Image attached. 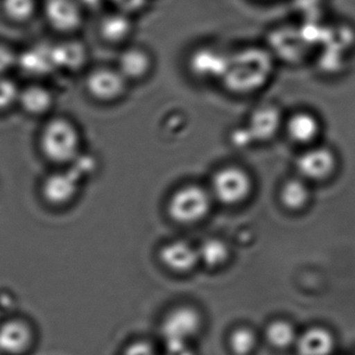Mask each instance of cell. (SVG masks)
I'll use <instances>...</instances> for the list:
<instances>
[{
	"instance_id": "1",
	"label": "cell",
	"mask_w": 355,
	"mask_h": 355,
	"mask_svg": "<svg viewBox=\"0 0 355 355\" xmlns=\"http://www.w3.org/2000/svg\"><path fill=\"white\" fill-rule=\"evenodd\" d=\"M274 70L275 58L267 47H243L228 55L220 83L234 96H251L269 84Z\"/></svg>"
},
{
	"instance_id": "2",
	"label": "cell",
	"mask_w": 355,
	"mask_h": 355,
	"mask_svg": "<svg viewBox=\"0 0 355 355\" xmlns=\"http://www.w3.org/2000/svg\"><path fill=\"white\" fill-rule=\"evenodd\" d=\"M82 132L78 124L65 116L49 118L39 132L38 147L49 163L68 167L82 155Z\"/></svg>"
},
{
	"instance_id": "3",
	"label": "cell",
	"mask_w": 355,
	"mask_h": 355,
	"mask_svg": "<svg viewBox=\"0 0 355 355\" xmlns=\"http://www.w3.org/2000/svg\"><path fill=\"white\" fill-rule=\"evenodd\" d=\"M214 198L211 191L198 184H187L176 189L168 198V216L182 225L199 223L211 213Z\"/></svg>"
},
{
	"instance_id": "4",
	"label": "cell",
	"mask_w": 355,
	"mask_h": 355,
	"mask_svg": "<svg viewBox=\"0 0 355 355\" xmlns=\"http://www.w3.org/2000/svg\"><path fill=\"white\" fill-rule=\"evenodd\" d=\"M209 189L214 200L226 207H239L252 196L254 178L244 167L223 166L211 176Z\"/></svg>"
},
{
	"instance_id": "5",
	"label": "cell",
	"mask_w": 355,
	"mask_h": 355,
	"mask_svg": "<svg viewBox=\"0 0 355 355\" xmlns=\"http://www.w3.org/2000/svg\"><path fill=\"white\" fill-rule=\"evenodd\" d=\"M296 175L309 184H324L331 180L340 169V159L334 149L318 144L302 149L295 162Z\"/></svg>"
},
{
	"instance_id": "6",
	"label": "cell",
	"mask_w": 355,
	"mask_h": 355,
	"mask_svg": "<svg viewBox=\"0 0 355 355\" xmlns=\"http://www.w3.org/2000/svg\"><path fill=\"white\" fill-rule=\"evenodd\" d=\"M85 90L99 105H113L124 98L130 83L116 66H96L85 78Z\"/></svg>"
},
{
	"instance_id": "7",
	"label": "cell",
	"mask_w": 355,
	"mask_h": 355,
	"mask_svg": "<svg viewBox=\"0 0 355 355\" xmlns=\"http://www.w3.org/2000/svg\"><path fill=\"white\" fill-rule=\"evenodd\" d=\"M84 178L71 167L60 168L47 174L40 186V194L49 207H62L72 205L80 195Z\"/></svg>"
},
{
	"instance_id": "8",
	"label": "cell",
	"mask_w": 355,
	"mask_h": 355,
	"mask_svg": "<svg viewBox=\"0 0 355 355\" xmlns=\"http://www.w3.org/2000/svg\"><path fill=\"white\" fill-rule=\"evenodd\" d=\"M40 11L49 28L64 36H71L84 26L86 12L80 0H40Z\"/></svg>"
},
{
	"instance_id": "9",
	"label": "cell",
	"mask_w": 355,
	"mask_h": 355,
	"mask_svg": "<svg viewBox=\"0 0 355 355\" xmlns=\"http://www.w3.org/2000/svg\"><path fill=\"white\" fill-rule=\"evenodd\" d=\"M36 340V330L28 320L12 317L0 322V355L28 354Z\"/></svg>"
},
{
	"instance_id": "10",
	"label": "cell",
	"mask_w": 355,
	"mask_h": 355,
	"mask_svg": "<svg viewBox=\"0 0 355 355\" xmlns=\"http://www.w3.org/2000/svg\"><path fill=\"white\" fill-rule=\"evenodd\" d=\"M322 130L321 119L315 113L300 110L284 119L282 130L293 144L304 149L318 144Z\"/></svg>"
},
{
	"instance_id": "11",
	"label": "cell",
	"mask_w": 355,
	"mask_h": 355,
	"mask_svg": "<svg viewBox=\"0 0 355 355\" xmlns=\"http://www.w3.org/2000/svg\"><path fill=\"white\" fill-rule=\"evenodd\" d=\"M202 319L198 311L191 306H180L166 315L162 325L167 342H189L200 331Z\"/></svg>"
},
{
	"instance_id": "12",
	"label": "cell",
	"mask_w": 355,
	"mask_h": 355,
	"mask_svg": "<svg viewBox=\"0 0 355 355\" xmlns=\"http://www.w3.org/2000/svg\"><path fill=\"white\" fill-rule=\"evenodd\" d=\"M284 123L279 107L266 103L252 111L245 128L252 142L266 143L273 140L284 130Z\"/></svg>"
},
{
	"instance_id": "13",
	"label": "cell",
	"mask_w": 355,
	"mask_h": 355,
	"mask_svg": "<svg viewBox=\"0 0 355 355\" xmlns=\"http://www.w3.org/2000/svg\"><path fill=\"white\" fill-rule=\"evenodd\" d=\"M153 55L140 45H128L118 55L116 67L130 84L146 80L153 72Z\"/></svg>"
},
{
	"instance_id": "14",
	"label": "cell",
	"mask_w": 355,
	"mask_h": 355,
	"mask_svg": "<svg viewBox=\"0 0 355 355\" xmlns=\"http://www.w3.org/2000/svg\"><path fill=\"white\" fill-rule=\"evenodd\" d=\"M132 17L115 10L103 14L97 26L101 40L111 46H119L128 43L135 31Z\"/></svg>"
},
{
	"instance_id": "15",
	"label": "cell",
	"mask_w": 355,
	"mask_h": 355,
	"mask_svg": "<svg viewBox=\"0 0 355 355\" xmlns=\"http://www.w3.org/2000/svg\"><path fill=\"white\" fill-rule=\"evenodd\" d=\"M18 69L33 78H45L57 71L51 44H35L18 53Z\"/></svg>"
},
{
	"instance_id": "16",
	"label": "cell",
	"mask_w": 355,
	"mask_h": 355,
	"mask_svg": "<svg viewBox=\"0 0 355 355\" xmlns=\"http://www.w3.org/2000/svg\"><path fill=\"white\" fill-rule=\"evenodd\" d=\"M53 91L44 85L32 83L20 89L18 107L31 117H44L55 107Z\"/></svg>"
},
{
	"instance_id": "17",
	"label": "cell",
	"mask_w": 355,
	"mask_h": 355,
	"mask_svg": "<svg viewBox=\"0 0 355 355\" xmlns=\"http://www.w3.org/2000/svg\"><path fill=\"white\" fill-rule=\"evenodd\" d=\"M159 257L162 263L175 273H188L200 263L198 249L182 241L165 245Z\"/></svg>"
},
{
	"instance_id": "18",
	"label": "cell",
	"mask_w": 355,
	"mask_h": 355,
	"mask_svg": "<svg viewBox=\"0 0 355 355\" xmlns=\"http://www.w3.org/2000/svg\"><path fill=\"white\" fill-rule=\"evenodd\" d=\"M57 71L78 72L88 61V49L80 41L66 39L51 44Z\"/></svg>"
},
{
	"instance_id": "19",
	"label": "cell",
	"mask_w": 355,
	"mask_h": 355,
	"mask_svg": "<svg viewBox=\"0 0 355 355\" xmlns=\"http://www.w3.org/2000/svg\"><path fill=\"white\" fill-rule=\"evenodd\" d=\"M228 55L213 49H198L190 59V69L201 80H221Z\"/></svg>"
},
{
	"instance_id": "20",
	"label": "cell",
	"mask_w": 355,
	"mask_h": 355,
	"mask_svg": "<svg viewBox=\"0 0 355 355\" xmlns=\"http://www.w3.org/2000/svg\"><path fill=\"white\" fill-rule=\"evenodd\" d=\"M311 184L298 175L284 180L278 190L280 205L293 213L306 209L311 203Z\"/></svg>"
},
{
	"instance_id": "21",
	"label": "cell",
	"mask_w": 355,
	"mask_h": 355,
	"mask_svg": "<svg viewBox=\"0 0 355 355\" xmlns=\"http://www.w3.org/2000/svg\"><path fill=\"white\" fill-rule=\"evenodd\" d=\"M295 346L299 355H330L336 348V338L327 328L313 326L298 336Z\"/></svg>"
},
{
	"instance_id": "22",
	"label": "cell",
	"mask_w": 355,
	"mask_h": 355,
	"mask_svg": "<svg viewBox=\"0 0 355 355\" xmlns=\"http://www.w3.org/2000/svg\"><path fill=\"white\" fill-rule=\"evenodd\" d=\"M38 11L40 0H0V12L12 24H28Z\"/></svg>"
},
{
	"instance_id": "23",
	"label": "cell",
	"mask_w": 355,
	"mask_h": 355,
	"mask_svg": "<svg viewBox=\"0 0 355 355\" xmlns=\"http://www.w3.org/2000/svg\"><path fill=\"white\" fill-rule=\"evenodd\" d=\"M266 338L276 349H286L296 344L298 334L294 325L286 320H275L266 328Z\"/></svg>"
},
{
	"instance_id": "24",
	"label": "cell",
	"mask_w": 355,
	"mask_h": 355,
	"mask_svg": "<svg viewBox=\"0 0 355 355\" xmlns=\"http://www.w3.org/2000/svg\"><path fill=\"white\" fill-rule=\"evenodd\" d=\"M201 263L209 268H220L230 259V248L223 241L209 239L198 248Z\"/></svg>"
},
{
	"instance_id": "25",
	"label": "cell",
	"mask_w": 355,
	"mask_h": 355,
	"mask_svg": "<svg viewBox=\"0 0 355 355\" xmlns=\"http://www.w3.org/2000/svg\"><path fill=\"white\" fill-rule=\"evenodd\" d=\"M257 344V334L248 327L236 328L228 338V345L234 355H250Z\"/></svg>"
},
{
	"instance_id": "26",
	"label": "cell",
	"mask_w": 355,
	"mask_h": 355,
	"mask_svg": "<svg viewBox=\"0 0 355 355\" xmlns=\"http://www.w3.org/2000/svg\"><path fill=\"white\" fill-rule=\"evenodd\" d=\"M20 89L13 78L0 76V114L7 113L18 105Z\"/></svg>"
},
{
	"instance_id": "27",
	"label": "cell",
	"mask_w": 355,
	"mask_h": 355,
	"mask_svg": "<svg viewBox=\"0 0 355 355\" xmlns=\"http://www.w3.org/2000/svg\"><path fill=\"white\" fill-rule=\"evenodd\" d=\"M115 11L122 12L128 15L140 13L148 5L149 0H105Z\"/></svg>"
},
{
	"instance_id": "28",
	"label": "cell",
	"mask_w": 355,
	"mask_h": 355,
	"mask_svg": "<svg viewBox=\"0 0 355 355\" xmlns=\"http://www.w3.org/2000/svg\"><path fill=\"white\" fill-rule=\"evenodd\" d=\"M18 53L13 47L0 42V76H8L11 70L17 68Z\"/></svg>"
},
{
	"instance_id": "29",
	"label": "cell",
	"mask_w": 355,
	"mask_h": 355,
	"mask_svg": "<svg viewBox=\"0 0 355 355\" xmlns=\"http://www.w3.org/2000/svg\"><path fill=\"white\" fill-rule=\"evenodd\" d=\"M168 355H194L188 342H167Z\"/></svg>"
},
{
	"instance_id": "30",
	"label": "cell",
	"mask_w": 355,
	"mask_h": 355,
	"mask_svg": "<svg viewBox=\"0 0 355 355\" xmlns=\"http://www.w3.org/2000/svg\"><path fill=\"white\" fill-rule=\"evenodd\" d=\"M80 3L86 14L99 11L103 9V6L107 5L105 0H80Z\"/></svg>"
},
{
	"instance_id": "31",
	"label": "cell",
	"mask_w": 355,
	"mask_h": 355,
	"mask_svg": "<svg viewBox=\"0 0 355 355\" xmlns=\"http://www.w3.org/2000/svg\"><path fill=\"white\" fill-rule=\"evenodd\" d=\"M257 1H261V3H269V1H274V0H257Z\"/></svg>"
}]
</instances>
